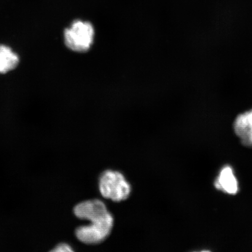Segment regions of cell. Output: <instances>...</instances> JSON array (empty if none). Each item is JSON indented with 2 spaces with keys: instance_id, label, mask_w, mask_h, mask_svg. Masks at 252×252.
Segmentation results:
<instances>
[{
  "instance_id": "6da1fadb",
  "label": "cell",
  "mask_w": 252,
  "mask_h": 252,
  "mask_svg": "<svg viewBox=\"0 0 252 252\" xmlns=\"http://www.w3.org/2000/svg\"><path fill=\"white\" fill-rule=\"evenodd\" d=\"M74 212L78 219L90 220V225L78 227L75 231L77 238L88 245L100 243L112 231L113 217L105 204L99 200L84 201L75 207Z\"/></svg>"
},
{
  "instance_id": "7a4b0ae2",
  "label": "cell",
  "mask_w": 252,
  "mask_h": 252,
  "mask_svg": "<svg viewBox=\"0 0 252 252\" xmlns=\"http://www.w3.org/2000/svg\"><path fill=\"white\" fill-rule=\"evenodd\" d=\"M94 35L93 24L80 20L72 22L63 33L65 46L71 51L78 53L86 52L91 48Z\"/></svg>"
},
{
  "instance_id": "3957f363",
  "label": "cell",
  "mask_w": 252,
  "mask_h": 252,
  "mask_svg": "<svg viewBox=\"0 0 252 252\" xmlns=\"http://www.w3.org/2000/svg\"><path fill=\"white\" fill-rule=\"evenodd\" d=\"M99 185L102 196L116 202L127 199L131 192L130 184L124 176L117 171L108 170L103 172Z\"/></svg>"
},
{
  "instance_id": "277c9868",
  "label": "cell",
  "mask_w": 252,
  "mask_h": 252,
  "mask_svg": "<svg viewBox=\"0 0 252 252\" xmlns=\"http://www.w3.org/2000/svg\"><path fill=\"white\" fill-rule=\"evenodd\" d=\"M232 127L242 144L252 146V108L236 115Z\"/></svg>"
},
{
  "instance_id": "5b68a950",
  "label": "cell",
  "mask_w": 252,
  "mask_h": 252,
  "mask_svg": "<svg viewBox=\"0 0 252 252\" xmlns=\"http://www.w3.org/2000/svg\"><path fill=\"white\" fill-rule=\"evenodd\" d=\"M20 57L10 47L0 44V74L15 70L20 63Z\"/></svg>"
},
{
  "instance_id": "8992f818",
  "label": "cell",
  "mask_w": 252,
  "mask_h": 252,
  "mask_svg": "<svg viewBox=\"0 0 252 252\" xmlns=\"http://www.w3.org/2000/svg\"><path fill=\"white\" fill-rule=\"evenodd\" d=\"M216 187L230 194H235L238 190V184L234 172L229 166H226L220 171L215 182Z\"/></svg>"
},
{
  "instance_id": "52a82bcc",
  "label": "cell",
  "mask_w": 252,
  "mask_h": 252,
  "mask_svg": "<svg viewBox=\"0 0 252 252\" xmlns=\"http://www.w3.org/2000/svg\"><path fill=\"white\" fill-rule=\"evenodd\" d=\"M52 252H72L73 250H72L71 247L70 245L67 244H61L57 246L54 250L52 251Z\"/></svg>"
}]
</instances>
